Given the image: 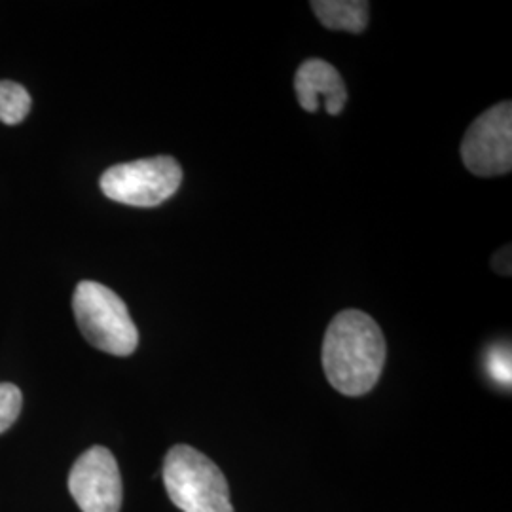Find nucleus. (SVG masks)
Returning <instances> with one entry per match:
<instances>
[{"label":"nucleus","instance_id":"obj_1","mask_svg":"<svg viewBox=\"0 0 512 512\" xmlns=\"http://www.w3.org/2000/svg\"><path fill=\"white\" fill-rule=\"evenodd\" d=\"M380 325L361 310L340 311L323 340V368L330 385L348 397H361L378 384L385 365Z\"/></svg>","mask_w":512,"mask_h":512},{"label":"nucleus","instance_id":"obj_2","mask_svg":"<svg viewBox=\"0 0 512 512\" xmlns=\"http://www.w3.org/2000/svg\"><path fill=\"white\" fill-rule=\"evenodd\" d=\"M74 319L93 348L128 357L139 346V330L126 302L97 281H80L74 289Z\"/></svg>","mask_w":512,"mask_h":512},{"label":"nucleus","instance_id":"obj_3","mask_svg":"<svg viewBox=\"0 0 512 512\" xmlns=\"http://www.w3.org/2000/svg\"><path fill=\"white\" fill-rule=\"evenodd\" d=\"M169 499L183 512H234L230 488L219 467L192 446H173L164 461Z\"/></svg>","mask_w":512,"mask_h":512},{"label":"nucleus","instance_id":"obj_4","mask_svg":"<svg viewBox=\"0 0 512 512\" xmlns=\"http://www.w3.org/2000/svg\"><path fill=\"white\" fill-rule=\"evenodd\" d=\"M183 167L171 156H156L109 167L101 175V192L129 207H158L177 194Z\"/></svg>","mask_w":512,"mask_h":512},{"label":"nucleus","instance_id":"obj_5","mask_svg":"<svg viewBox=\"0 0 512 512\" xmlns=\"http://www.w3.org/2000/svg\"><path fill=\"white\" fill-rule=\"evenodd\" d=\"M465 167L478 177H497L512 169V103L503 101L480 114L461 143Z\"/></svg>","mask_w":512,"mask_h":512},{"label":"nucleus","instance_id":"obj_6","mask_svg":"<svg viewBox=\"0 0 512 512\" xmlns=\"http://www.w3.org/2000/svg\"><path fill=\"white\" fill-rule=\"evenodd\" d=\"M69 490L82 512H120L122 476L116 458L103 446H93L74 461Z\"/></svg>","mask_w":512,"mask_h":512},{"label":"nucleus","instance_id":"obj_7","mask_svg":"<svg viewBox=\"0 0 512 512\" xmlns=\"http://www.w3.org/2000/svg\"><path fill=\"white\" fill-rule=\"evenodd\" d=\"M294 90L300 107L308 112H317L321 97L330 116H338L348 103V88L342 74L329 61L311 57L304 61L294 76Z\"/></svg>","mask_w":512,"mask_h":512},{"label":"nucleus","instance_id":"obj_8","mask_svg":"<svg viewBox=\"0 0 512 512\" xmlns=\"http://www.w3.org/2000/svg\"><path fill=\"white\" fill-rule=\"evenodd\" d=\"M311 8L319 21L332 31L363 33L368 25L365 0H313Z\"/></svg>","mask_w":512,"mask_h":512},{"label":"nucleus","instance_id":"obj_9","mask_svg":"<svg viewBox=\"0 0 512 512\" xmlns=\"http://www.w3.org/2000/svg\"><path fill=\"white\" fill-rule=\"evenodd\" d=\"M31 95L12 80H0V122L6 126L21 124L31 110Z\"/></svg>","mask_w":512,"mask_h":512},{"label":"nucleus","instance_id":"obj_10","mask_svg":"<svg viewBox=\"0 0 512 512\" xmlns=\"http://www.w3.org/2000/svg\"><path fill=\"white\" fill-rule=\"evenodd\" d=\"M23 395L14 384H0V433L10 429L21 412Z\"/></svg>","mask_w":512,"mask_h":512},{"label":"nucleus","instance_id":"obj_11","mask_svg":"<svg viewBox=\"0 0 512 512\" xmlns=\"http://www.w3.org/2000/svg\"><path fill=\"white\" fill-rule=\"evenodd\" d=\"M512 359L511 348L509 346H495L490 349L486 366L490 378L499 385H511L512 382Z\"/></svg>","mask_w":512,"mask_h":512}]
</instances>
